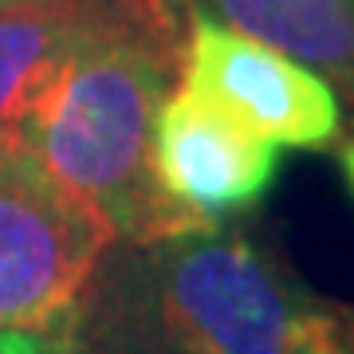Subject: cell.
I'll return each instance as SVG.
<instances>
[{"label": "cell", "instance_id": "1", "mask_svg": "<svg viewBox=\"0 0 354 354\" xmlns=\"http://www.w3.org/2000/svg\"><path fill=\"white\" fill-rule=\"evenodd\" d=\"M177 55V36L83 8L75 44L36 99L20 138V150L59 189L111 225L114 241L142 248L193 232L150 177L153 111Z\"/></svg>", "mask_w": 354, "mask_h": 354}, {"label": "cell", "instance_id": "2", "mask_svg": "<svg viewBox=\"0 0 354 354\" xmlns=\"http://www.w3.org/2000/svg\"><path fill=\"white\" fill-rule=\"evenodd\" d=\"M150 248V304L177 354H323L342 319L241 232L201 228Z\"/></svg>", "mask_w": 354, "mask_h": 354}, {"label": "cell", "instance_id": "3", "mask_svg": "<svg viewBox=\"0 0 354 354\" xmlns=\"http://www.w3.org/2000/svg\"><path fill=\"white\" fill-rule=\"evenodd\" d=\"M111 244V225L32 153L0 150V330L64 335Z\"/></svg>", "mask_w": 354, "mask_h": 354}, {"label": "cell", "instance_id": "4", "mask_svg": "<svg viewBox=\"0 0 354 354\" xmlns=\"http://www.w3.org/2000/svg\"><path fill=\"white\" fill-rule=\"evenodd\" d=\"M150 177L193 232L221 228L225 216L268 197L279 177V146L181 79L153 111Z\"/></svg>", "mask_w": 354, "mask_h": 354}, {"label": "cell", "instance_id": "5", "mask_svg": "<svg viewBox=\"0 0 354 354\" xmlns=\"http://www.w3.org/2000/svg\"><path fill=\"white\" fill-rule=\"evenodd\" d=\"M177 71L279 150H323L342 134L339 95L327 79L193 4Z\"/></svg>", "mask_w": 354, "mask_h": 354}, {"label": "cell", "instance_id": "6", "mask_svg": "<svg viewBox=\"0 0 354 354\" xmlns=\"http://www.w3.org/2000/svg\"><path fill=\"white\" fill-rule=\"evenodd\" d=\"M193 8L264 39L307 71L323 75L335 95L354 102V0H189Z\"/></svg>", "mask_w": 354, "mask_h": 354}, {"label": "cell", "instance_id": "7", "mask_svg": "<svg viewBox=\"0 0 354 354\" xmlns=\"http://www.w3.org/2000/svg\"><path fill=\"white\" fill-rule=\"evenodd\" d=\"M75 0H24L0 8V150H20L28 114L75 44Z\"/></svg>", "mask_w": 354, "mask_h": 354}, {"label": "cell", "instance_id": "8", "mask_svg": "<svg viewBox=\"0 0 354 354\" xmlns=\"http://www.w3.org/2000/svg\"><path fill=\"white\" fill-rule=\"evenodd\" d=\"M79 8L87 12H114V16H134L146 24H162V28H177L174 20V0H75Z\"/></svg>", "mask_w": 354, "mask_h": 354}, {"label": "cell", "instance_id": "9", "mask_svg": "<svg viewBox=\"0 0 354 354\" xmlns=\"http://www.w3.org/2000/svg\"><path fill=\"white\" fill-rule=\"evenodd\" d=\"M0 354H67V346H64V335L0 330Z\"/></svg>", "mask_w": 354, "mask_h": 354}, {"label": "cell", "instance_id": "10", "mask_svg": "<svg viewBox=\"0 0 354 354\" xmlns=\"http://www.w3.org/2000/svg\"><path fill=\"white\" fill-rule=\"evenodd\" d=\"M323 354H354V323H346V319H342L339 330H335V339L323 346Z\"/></svg>", "mask_w": 354, "mask_h": 354}, {"label": "cell", "instance_id": "11", "mask_svg": "<svg viewBox=\"0 0 354 354\" xmlns=\"http://www.w3.org/2000/svg\"><path fill=\"white\" fill-rule=\"evenodd\" d=\"M339 165H342V177H346V185L354 189V138L342 142V150H339Z\"/></svg>", "mask_w": 354, "mask_h": 354}, {"label": "cell", "instance_id": "12", "mask_svg": "<svg viewBox=\"0 0 354 354\" xmlns=\"http://www.w3.org/2000/svg\"><path fill=\"white\" fill-rule=\"evenodd\" d=\"M8 4H24V0H0V8H8Z\"/></svg>", "mask_w": 354, "mask_h": 354}]
</instances>
